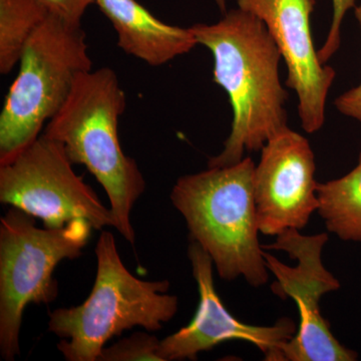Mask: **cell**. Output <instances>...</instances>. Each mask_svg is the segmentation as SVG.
<instances>
[{"instance_id":"obj_1","label":"cell","mask_w":361,"mask_h":361,"mask_svg":"<svg viewBox=\"0 0 361 361\" xmlns=\"http://www.w3.org/2000/svg\"><path fill=\"white\" fill-rule=\"evenodd\" d=\"M190 30L198 44L212 52L214 82L226 90L233 109L224 149L209 160L208 168L235 165L245 152L260 151L288 127V94L279 78L281 52L265 23L239 7L217 23H198Z\"/></svg>"},{"instance_id":"obj_2","label":"cell","mask_w":361,"mask_h":361,"mask_svg":"<svg viewBox=\"0 0 361 361\" xmlns=\"http://www.w3.org/2000/svg\"><path fill=\"white\" fill-rule=\"evenodd\" d=\"M127 97L110 68L80 73L70 94L44 135L61 142L73 165L85 166L110 200L115 228L134 245L130 214L146 182L134 159L126 155L118 137V120Z\"/></svg>"},{"instance_id":"obj_3","label":"cell","mask_w":361,"mask_h":361,"mask_svg":"<svg viewBox=\"0 0 361 361\" xmlns=\"http://www.w3.org/2000/svg\"><path fill=\"white\" fill-rule=\"evenodd\" d=\"M255 166L247 157L228 167L183 176L170 199L186 221L190 241L210 255L220 278L243 277L251 286L260 287L269 274L258 239Z\"/></svg>"},{"instance_id":"obj_4","label":"cell","mask_w":361,"mask_h":361,"mask_svg":"<svg viewBox=\"0 0 361 361\" xmlns=\"http://www.w3.org/2000/svg\"><path fill=\"white\" fill-rule=\"evenodd\" d=\"M97 275L85 302L49 314V330L63 339L68 361H97L106 343L125 330L158 331L174 318L178 297L167 294L168 280L145 281L123 264L113 233L102 230L97 242Z\"/></svg>"},{"instance_id":"obj_5","label":"cell","mask_w":361,"mask_h":361,"mask_svg":"<svg viewBox=\"0 0 361 361\" xmlns=\"http://www.w3.org/2000/svg\"><path fill=\"white\" fill-rule=\"evenodd\" d=\"M85 33L49 14L26 42L18 77L0 115V165L39 137L61 110L78 75L92 71Z\"/></svg>"},{"instance_id":"obj_6","label":"cell","mask_w":361,"mask_h":361,"mask_svg":"<svg viewBox=\"0 0 361 361\" xmlns=\"http://www.w3.org/2000/svg\"><path fill=\"white\" fill-rule=\"evenodd\" d=\"M92 226L71 221L61 228H39L35 218L11 207L0 220V355L20 353L23 316L30 303L49 304L59 295L54 272L59 262L80 257Z\"/></svg>"},{"instance_id":"obj_7","label":"cell","mask_w":361,"mask_h":361,"mask_svg":"<svg viewBox=\"0 0 361 361\" xmlns=\"http://www.w3.org/2000/svg\"><path fill=\"white\" fill-rule=\"evenodd\" d=\"M73 165L61 142L39 135L13 161L0 165V202L42 220L47 228H61L78 219L99 231L115 228L111 208Z\"/></svg>"},{"instance_id":"obj_8","label":"cell","mask_w":361,"mask_h":361,"mask_svg":"<svg viewBox=\"0 0 361 361\" xmlns=\"http://www.w3.org/2000/svg\"><path fill=\"white\" fill-rule=\"evenodd\" d=\"M329 241L326 233L305 236L291 229L278 235L266 250L286 252L297 266L284 264L264 251L268 271L275 276L271 290L280 298L293 299L298 307L295 336L285 344L286 361H355L358 355L337 341L329 323L320 312L322 297L341 288V283L322 264V249Z\"/></svg>"},{"instance_id":"obj_9","label":"cell","mask_w":361,"mask_h":361,"mask_svg":"<svg viewBox=\"0 0 361 361\" xmlns=\"http://www.w3.org/2000/svg\"><path fill=\"white\" fill-rule=\"evenodd\" d=\"M261 152L253 175L259 230L276 237L291 229L300 231L319 206L310 142L287 127Z\"/></svg>"},{"instance_id":"obj_10","label":"cell","mask_w":361,"mask_h":361,"mask_svg":"<svg viewBox=\"0 0 361 361\" xmlns=\"http://www.w3.org/2000/svg\"><path fill=\"white\" fill-rule=\"evenodd\" d=\"M188 257L198 286V308L189 324L161 341V360H197L199 353L221 343L242 341L255 345L263 353L265 360L284 361V345L297 331L293 320L283 317L271 326L240 322L225 307L216 292L210 255L198 243L191 241Z\"/></svg>"},{"instance_id":"obj_11","label":"cell","mask_w":361,"mask_h":361,"mask_svg":"<svg viewBox=\"0 0 361 361\" xmlns=\"http://www.w3.org/2000/svg\"><path fill=\"white\" fill-rule=\"evenodd\" d=\"M239 8L257 16L281 52L288 70L286 85L298 97V113L306 133L325 122V106L336 73L322 65L313 44L310 18L315 0H236Z\"/></svg>"},{"instance_id":"obj_12","label":"cell","mask_w":361,"mask_h":361,"mask_svg":"<svg viewBox=\"0 0 361 361\" xmlns=\"http://www.w3.org/2000/svg\"><path fill=\"white\" fill-rule=\"evenodd\" d=\"M123 51L152 66L165 65L198 44L189 28L161 23L137 0H96Z\"/></svg>"},{"instance_id":"obj_13","label":"cell","mask_w":361,"mask_h":361,"mask_svg":"<svg viewBox=\"0 0 361 361\" xmlns=\"http://www.w3.org/2000/svg\"><path fill=\"white\" fill-rule=\"evenodd\" d=\"M317 196L327 230L343 241L361 243V152L348 174L318 184Z\"/></svg>"},{"instance_id":"obj_14","label":"cell","mask_w":361,"mask_h":361,"mask_svg":"<svg viewBox=\"0 0 361 361\" xmlns=\"http://www.w3.org/2000/svg\"><path fill=\"white\" fill-rule=\"evenodd\" d=\"M40 0H0V73L20 61L26 42L49 16Z\"/></svg>"},{"instance_id":"obj_15","label":"cell","mask_w":361,"mask_h":361,"mask_svg":"<svg viewBox=\"0 0 361 361\" xmlns=\"http://www.w3.org/2000/svg\"><path fill=\"white\" fill-rule=\"evenodd\" d=\"M144 332H135L129 337L104 348L99 361H161L159 356L160 342L158 337Z\"/></svg>"},{"instance_id":"obj_16","label":"cell","mask_w":361,"mask_h":361,"mask_svg":"<svg viewBox=\"0 0 361 361\" xmlns=\"http://www.w3.org/2000/svg\"><path fill=\"white\" fill-rule=\"evenodd\" d=\"M332 6H334V16H332L329 35L322 49L317 51L318 58L322 65H326L327 61L338 51L341 44L342 21L349 9L355 6V0H332Z\"/></svg>"},{"instance_id":"obj_17","label":"cell","mask_w":361,"mask_h":361,"mask_svg":"<svg viewBox=\"0 0 361 361\" xmlns=\"http://www.w3.org/2000/svg\"><path fill=\"white\" fill-rule=\"evenodd\" d=\"M49 13L71 25H80V20L90 4L96 0H40Z\"/></svg>"},{"instance_id":"obj_18","label":"cell","mask_w":361,"mask_h":361,"mask_svg":"<svg viewBox=\"0 0 361 361\" xmlns=\"http://www.w3.org/2000/svg\"><path fill=\"white\" fill-rule=\"evenodd\" d=\"M355 13L361 32V0L360 6H355ZM334 104L342 115L361 123V84L337 97Z\"/></svg>"},{"instance_id":"obj_19","label":"cell","mask_w":361,"mask_h":361,"mask_svg":"<svg viewBox=\"0 0 361 361\" xmlns=\"http://www.w3.org/2000/svg\"><path fill=\"white\" fill-rule=\"evenodd\" d=\"M215 2L217 4L218 7H219L223 14L227 13V11H226V0H215Z\"/></svg>"}]
</instances>
